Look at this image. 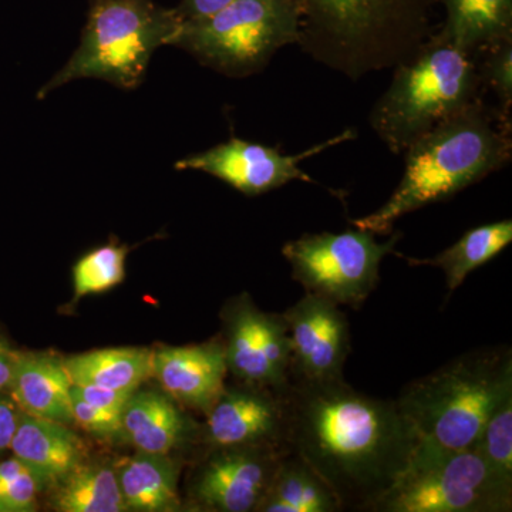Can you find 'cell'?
Here are the masks:
<instances>
[{"label": "cell", "instance_id": "cell-1", "mask_svg": "<svg viewBox=\"0 0 512 512\" xmlns=\"http://www.w3.org/2000/svg\"><path fill=\"white\" fill-rule=\"evenodd\" d=\"M284 399L288 453L325 481L342 511L373 512L419 444L396 400L357 392L343 377L289 380Z\"/></svg>", "mask_w": 512, "mask_h": 512}, {"label": "cell", "instance_id": "cell-2", "mask_svg": "<svg viewBox=\"0 0 512 512\" xmlns=\"http://www.w3.org/2000/svg\"><path fill=\"white\" fill-rule=\"evenodd\" d=\"M403 154L406 168L396 190L379 210L353 220L356 228L389 234L404 215L450 200L504 168L512 157L511 120L480 99L431 128Z\"/></svg>", "mask_w": 512, "mask_h": 512}, {"label": "cell", "instance_id": "cell-3", "mask_svg": "<svg viewBox=\"0 0 512 512\" xmlns=\"http://www.w3.org/2000/svg\"><path fill=\"white\" fill-rule=\"evenodd\" d=\"M299 39L316 62L356 80L397 66L431 35L436 0H295Z\"/></svg>", "mask_w": 512, "mask_h": 512}, {"label": "cell", "instance_id": "cell-4", "mask_svg": "<svg viewBox=\"0 0 512 512\" xmlns=\"http://www.w3.org/2000/svg\"><path fill=\"white\" fill-rule=\"evenodd\" d=\"M389 89L370 111L369 123L394 154H403L431 128L481 99L480 64L440 32L431 33L397 64Z\"/></svg>", "mask_w": 512, "mask_h": 512}, {"label": "cell", "instance_id": "cell-5", "mask_svg": "<svg viewBox=\"0 0 512 512\" xmlns=\"http://www.w3.org/2000/svg\"><path fill=\"white\" fill-rule=\"evenodd\" d=\"M512 394L510 346L471 350L404 386L400 412L424 443L473 448L485 421Z\"/></svg>", "mask_w": 512, "mask_h": 512}, {"label": "cell", "instance_id": "cell-6", "mask_svg": "<svg viewBox=\"0 0 512 512\" xmlns=\"http://www.w3.org/2000/svg\"><path fill=\"white\" fill-rule=\"evenodd\" d=\"M180 28L175 10L153 0H90L80 45L37 97L43 99L79 79L136 89L143 83L151 57L160 47L171 46Z\"/></svg>", "mask_w": 512, "mask_h": 512}, {"label": "cell", "instance_id": "cell-7", "mask_svg": "<svg viewBox=\"0 0 512 512\" xmlns=\"http://www.w3.org/2000/svg\"><path fill=\"white\" fill-rule=\"evenodd\" d=\"M295 0H234L208 18L183 23L171 46L229 77L261 72L282 47L298 43Z\"/></svg>", "mask_w": 512, "mask_h": 512}, {"label": "cell", "instance_id": "cell-8", "mask_svg": "<svg viewBox=\"0 0 512 512\" xmlns=\"http://www.w3.org/2000/svg\"><path fill=\"white\" fill-rule=\"evenodd\" d=\"M512 483L473 448L446 450L419 440L410 463L373 512H510Z\"/></svg>", "mask_w": 512, "mask_h": 512}, {"label": "cell", "instance_id": "cell-9", "mask_svg": "<svg viewBox=\"0 0 512 512\" xmlns=\"http://www.w3.org/2000/svg\"><path fill=\"white\" fill-rule=\"evenodd\" d=\"M402 234L379 242L365 229L305 234L282 248L291 265L292 278L306 293L359 309L380 279V265L393 254Z\"/></svg>", "mask_w": 512, "mask_h": 512}, {"label": "cell", "instance_id": "cell-10", "mask_svg": "<svg viewBox=\"0 0 512 512\" xmlns=\"http://www.w3.org/2000/svg\"><path fill=\"white\" fill-rule=\"evenodd\" d=\"M353 137L355 134L352 130L345 131L298 156H285L276 148L232 137L201 153L181 158L174 167L175 170L200 171L212 175L242 194L255 197L284 187L292 181L315 183L302 170V161Z\"/></svg>", "mask_w": 512, "mask_h": 512}, {"label": "cell", "instance_id": "cell-11", "mask_svg": "<svg viewBox=\"0 0 512 512\" xmlns=\"http://www.w3.org/2000/svg\"><path fill=\"white\" fill-rule=\"evenodd\" d=\"M224 342L229 372L241 382L286 389L291 366V342L284 313L259 311L241 296L225 311Z\"/></svg>", "mask_w": 512, "mask_h": 512}, {"label": "cell", "instance_id": "cell-12", "mask_svg": "<svg viewBox=\"0 0 512 512\" xmlns=\"http://www.w3.org/2000/svg\"><path fill=\"white\" fill-rule=\"evenodd\" d=\"M202 464L192 497L210 511L258 510L274 481L282 458L288 454L276 447L212 448Z\"/></svg>", "mask_w": 512, "mask_h": 512}, {"label": "cell", "instance_id": "cell-13", "mask_svg": "<svg viewBox=\"0 0 512 512\" xmlns=\"http://www.w3.org/2000/svg\"><path fill=\"white\" fill-rule=\"evenodd\" d=\"M291 342L289 380L342 379L350 353L349 320L336 303L306 293L284 312Z\"/></svg>", "mask_w": 512, "mask_h": 512}, {"label": "cell", "instance_id": "cell-14", "mask_svg": "<svg viewBox=\"0 0 512 512\" xmlns=\"http://www.w3.org/2000/svg\"><path fill=\"white\" fill-rule=\"evenodd\" d=\"M227 389L207 413L204 441L211 448H284L286 407L284 390L245 383ZM288 451V450H286Z\"/></svg>", "mask_w": 512, "mask_h": 512}, {"label": "cell", "instance_id": "cell-15", "mask_svg": "<svg viewBox=\"0 0 512 512\" xmlns=\"http://www.w3.org/2000/svg\"><path fill=\"white\" fill-rule=\"evenodd\" d=\"M224 343L164 348L153 352V376L171 399L207 414L225 389Z\"/></svg>", "mask_w": 512, "mask_h": 512}, {"label": "cell", "instance_id": "cell-16", "mask_svg": "<svg viewBox=\"0 0 512 512\" xmlns=\"http://www.w3.org/2000/svg\"><path fill=\"white\" fill-rule=\"evenodd\" d=\"M10 450L13 457L36 474L45 488L57 487L83 463L82 441L66 424L22 410Z\"/></svg>", "mask_w": 512, "mask_h": 512}, {"label": "cell", "instance_id": "cell-17", "mask_svg": "<svg viewBox=\"0 0 512 512\" xmlns=\"http://www.w3.org/2000/svg\"><path fill=\"white\" fill-rule=\"evenodd\" d=\"M72 387L64 360L49 353L18 352L8 393L22 412L72 423Z\"/></svg>", "mask_w": 512, "mask_h": 512}, {"label": "cell", "instance_id": "cell-18", "mask_svg": "<svg viewBox=\"0 0 512 512\" xmlns=\"http://www.w3.org/2000/svg\"><path fill=\"white\" fill-rule=\"evenodd\" d=\"M191 423L171 397L134 392L121 412V431L141 453L168 454L190 437Z\"/></svg>", "mask_w": 512, "mask_h": 512}, {"label": "cell", "instance_id": "cell-19", "mask_svg": "<svg viewBox=\"0 0 512 512\" xmlns=\"http://www.w3.org/2000/svg\"><path fill=\"white\" fill-rule=\"evenodd\" d=\"M446 10L439 32L466 52L512 39V0H436Z\"/></svg>", "mask_w": 512, "mask_h": 512}, {"label": "cell", "instance_id": "cell-20", "mask_svg": "<svg viewBox=\"0 0 512 512\" xmlns=\"http://www.w3.org/2000/svg\"><path fill=\"white\" fill-rule=\"evenodd\" d=\"M126 511L164 512L180 507L178 466L167 454L138 451L117 470Z\"/></svg>", "mask_w": 512, "mask_h": 512}, {"label": "cell", "instance_id": "cell-21", "mask_svg": "<svg viewBox=\"0 0 512 512\" xmlns=\"http://www.w3.org/2000/svg\"><path fill=\"white\" fill-rule=\"evenodd\" d=\"M67 373L76 386L136 392L153 376V350L117 348L93 350L64 359Z\"/></svg>", "mask_w": 512, "mask_h": 512}, {"label": "cell", "instance_id": "cell-22", "mask_svg": "<svg viewBox=\"0 0 512 512\" xmlns=\"http://www.w3.org/2000/svg\"><path fill=\"white\" fill-rule=\"evenodd\" d=\"M261 512H339L338 498L301 458H282L274 481L258 510Z\"/></svg>", "mask_w": 512, "mask_h": 512}, {"label": "cell", "instance_id": "cell-23", "mask_svg": "<svg viewBox=\"0 0 512 512\" xmlns=\"http://www.w3.org/2000/svg\"><path fill=\"white\" fill-rule=\"evenodd\" d=\"M512 241V221L503 220L470 229L456 244L429 259L407 258L409 264L440 268L446 275L448 293L464 284L468 275L495 258Z\"/></svg>", "mask_w": 512, "mask_h": 512}, {"label": "cell", "instance_id": "cell-24", "mask_svg": "<svg viewBox=\"0 0 512 512\" xmlns=\"http://www.w3.org/2000/svg\"><path fill=\"white\" fill-rule=\"evenodd\" d=\"M55 488L53 507L57 511H126L117 470L107 464L82 463Z\"/></svg>", "mask_w": 512, "mask_h": 512}, {"label": "cell", "instance_id": "cell-25", "mask_svg": "<svg viewBox=\"0 0 512 512\" xmlns=\"http://www.w3.org/2000/svg\"><path fill=\"white\" fill-rule=\"evenodd\" d=\"M130 248L110 242L83 255L73 268L76 299L109 291L123 282Z\"/></svg>", "mask_w": 512, "mask_h": 512}, {"label": "cell", "instance_id": "cell-26", "mask_svg": "<svg viewBox=\"0 0 512 512\" xmlns=\"http://www.w3.org/2000/svg\"><path fill=\"white\" fill-rule=\"evenodd\" d=\"M473 450L493 473L512 483V394L485 421Z\"/></svg>", "mask_w": 512, "mask_h": 512}, {"label": "cell", "instance_id": "cell-27", "mask_svg": "<svg viewBox=\"0 0 512 512\" xmlns=\"http://www.w3.org/2000/svg\"><path fill=\"white\" fill-rule=\"evenodd\" d=\"M45 490L39 478L16 457L0 461V512H32Z\"/></svg>", "mask_w": 512, "mask_h": 512}, {"label": "cell", "instance_id": "cell-28", "mask_svg": "<svg viewBox=\"0 0 512 512\" xmlns=\"http://www.w3.org/2000/svg\"><path fill=\"white\" fill-rule=\"evenodd\" d=\"M484 62L480 64L481 80L485 89L493 90L500 113L511 120L512 109V39L483 50Z\"/></svg>", "mask_w": 512, "mask_h": 512}, {"label": "cell", "instance_id": "cell-29", "mask_svg": "<svg viewBox=\"0 0 512 512\" xmlns=\"http://www.w3.org/2000/svg\"><path fill=\"white\" fill-rule=\"evenodd\" d=\"M73 421L100 437H113L121 431V413L100 409L73 396Z\"/></svg>", "mask_w": 512, "mask_h": 512}, {"label": "cell", "instance_id": "cell-30", "mask_svg": "<svg viewBox=\"0 0 512 512\" xmlns=\"http://www.w3.org/2000/svg\"><path fill=\"white\" fill-rule=\"evenodd\" d=\"M72 393L74 397H79L84 402L100 407V409L121 413L134 392H121V390L104 389V387L76 386V384H73Z\"/></svg>", "mask_w": 512, "mask_h": 512}, {"label": "cell", "instance_id": "cell-31", "mask_svg": "<svg viewBox=\"0 0 512 512\" xmlns=\"http://www.w3.org/2000/svg\"><path fill=\"white\" fill-rule=\"evenodd\" d=\"M20 409L9 393H0V453L10 450L16 429H18Z\"/></svg>", "mask_w": 512, "mask_h": 512}, {"label": "cell", "instance_id": "cell-32", "mask_svg": "<svg viewBox=\"0 0 512 512\" xmlns=\"http://www.w3.org/2000/svg\"><path fill=\"white\" fill-rule=\"evenodd\" d=\"M232 2L234 0H181L180 5L174 10L183 25L208 18Z\"/></svg>", "mask_w": 512, "mask_h": 512}, {"label": "cell", "instance_id": "cell-33", "mask_svg": "<svg viewBox=\"0 0 512 512\" xmlns=\"http://www.w3.org/2000/svg\"><path fill=\"white\" fill-rule=\"evenodd\" d=\"M18 350L12 349L5 339L0 338V393H8L12 382Z\"/></svg>", "mask_w": 512, "mask_h": 512}]
</instances>
